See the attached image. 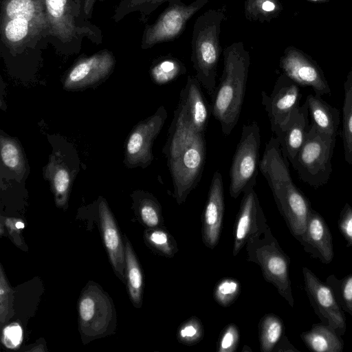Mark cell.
I'll return each instance as SVG.
<instances>
[{"instance_id":"1","label":"cell","mask_w":352,"mask_h":352,"mask_svg":"<svg viewBox=\"0 0 352 352\" xmlns=\"http://www.w3.org/2000/svg\"><path fill=\"white\" fill-rule=\"evenodd\" d=\"M259 170L290 232L300 243L311 209V203L293 182L289 161L283 156L276 137H272L265 144Z\"/></svg>"},{"instance_id":"2","label":"cell","mask_w":352,"mask_h":352,"mask_svg":"<svg viewBox=\"0 0 352 352\" xmlns=\"http://www.w3.org/2000/svg\"><path fill=\"white\" fill-rule=\"evenodd\" d=\"M245 247L248 261L260 266L265 281L272 283L293 307L294 300L289 276L290 258L280 248L270 228L248 241Z\"/></svg>"},{"instance_id":"3","label":"cell","mask_w":352,"mask_h":352,"mask_svg":"<svg viewBox=\"0 0 352 352\" xmlns=\"http://www.w3.org/2000/svg\"><path fill=\"white\" fill-rule=\"evenodd\" d=\"M336 142V137L319 131L310 123L305 140L292 164L301 181L314 188L328 182Z\"/></svg>"},{"instance_id":"4","label":"cell","mask_w":352,"mask_h":352,"mask_svg":"<svg viewBox=\"0 0 352 352\" xmlns=\"http://www.w3.org/2000/svg\"><path fill=\"white\" fill-rule=\"evenodd\" d=\"M261 134L258 123L243 124L230 169L229 192L236 199L249 185H256L259 169Z\"/></svg>"},{"instance_id":"5","label":"cell","mask_w":352,"mask_h":352,"mask_svg":"<svg viewBox=\"0 0 352 352\" xmlns=\"http://www.w3.org/2000/svg\"><path fill=\"white\" fill-rule=\"evenodd\" d=\"M206 154L204 134L197 135L175 159L167 162L170 173L173 197L178 204H184L199 182Z\"/></svg>"},{"instance_id":"6","label":"cell","mask_w":352,"mask_h":352,"mask_svg":"<svg viewBox=\"0 0 352 352\" xmlns=\"http://www.w3.org/2000/svg\"><path fill=\"white\" fill-rule=\"evenodd\" d=\"M302 274L305 289L315 313L323 324L343 336L346 330V318L331 288L306 267H302Z\"/></svg>"},{"instance_id":"7","label":"cell","mask_w":352,"mask_h":352,"mask_svg":"<svg viewBox=\"0 0 352 352\" xmlns=\"http://www.w3.org/2000/svg\"><path fill=\"white\" fill-rule=\"evenodd\" d=\"M81 334L98 337L109 329L113 309L109 298L96 286L89 285L80 296L78 305Z\"/></svg>"},{"instance_id":"8","label":"cell","mask_w":352,"mask_h":352,"mask_svg":"<svg viewBox=\"0 0 352 352\" xmlns=\"http://www.w3.org/2000/svg\"><path fill=\"white\" fill-rule=\"evenodd\" d=\"M254 186L249 185L243 192L234 226L233 256H236L248 241L260 236L269 227Z\"/></svg>"},{"instance_id":"9","label":"cell","mask_w":352,"mask_h":352,"mask_svg":"<svg viewBox=\"0 0 352 352\" xmlns=\"http://www.w3.org/2000/svg\"><path fill=\"white\" fill-rule=\"evenodd\" d=\"M301 94L300 86L285 74L281 75L268 95L261 92L263 105L274 131L289 118L292 112L300 107Z\"/></svg>"},{"instance_id":"10","label":"cell","mask_w":352,"mask_h":352,"mask_svg":"<svg viewBox=\"0 0 352 352\" xmlns=\"http://www.w3.org/2000/svg\"><path fill=\"white\" fill-rule=\"evenodd\" d=\"M285 74L300 87H311L315 94L331 95V89L324 72L307 54L290 49L282 60Z\"/></svg>"},{"instance_id":"11","label":"cell","mask_w":352,"mask_h":352,"mask_svg":"<svg viewBox=\"0 0 352 352\" xmlns=\"http://www.w3.org/2000/svg\"><path fill=\"white\" fill-rule=\"evenodd\" d=\"M224 214V190L222 175L216 170L212 177L202 214L201 237L205 246L214 249L221 231Z\"/></svg>"},{"instance_id":"12","label":"cell","mask_w":352,"mask_h":352,"mask_svg":"<svg viewBox=\"0 0 352 352\" xmlns=\"http://www.w3.org/2000/svg\"><path fill=\"white\" fill-rule=\"evenodd\" d=\"M309 113L307 103L294 110L289 118L273 132L283 156L291 164L302 147L309 129Z\"/></svg>"},{"instance_id":"13","label":"cell","mask_w":352,"mask_h":352,"mask_svg":"<svg viewBox=\"0 0 352 352\" xmlns=\"http://www.w3.org/2000/svg\"><path fill=\"white\" fill-rule=\"evenodd\" d=\"M300 243L307 253L322 263L332 261L334 253L331 232L324 218L313 208L309 213Z\"/></svg>"},{"instance_id":"14","label":"cell","mask_w":352,"mask_h":352,"mask_svg":"<svg viewBox=\"0 0 352 352\" xmlns=\"http://www.w3.org/2000/svg\"><path fill=\"white\" fill-rule=\"evenodd\" d=\"M182 102L186 118L196 133H205L208 123L211 107H209L200 82L189 77L185 87L180 92Z\"/></svg>"},{"instance_id":"15","label":"cell","mask_w":352,"mask_h":352,"mask_svg":"<svg viewBox=\"0 0 352 352\" xmlns=\"http://www.w3.org/2000/svg\"><path fill=\"white\" fill-rule=\"evenodd\" d=\"M100 215L104 241L111 263L118 276L124 281L126 272L125 249L114 219L104 203L100 204Z\"/></svg>"},{"instance_id":"16","label":"cell","mask_w":352,"mask_h":352,"mask_svg":"<svg viewBox=\"0 0 352 352\" xmlns=\"http://www.w3.org/2000/svg\"><path fill=\"white\" fill-rule=\"evenodd\" d=\"M199 133H196L188 122L181 102L174 111L168 131V137L163 149L167 162L175 159L184 147Z\"/></svg>"},{"instance_id":"17","label":"cell","mask_w":352,"mask_h":352,"mask_svg":"<svg viewBox=\"0 0 352 352\" xmlns=\"http://www.w3.org/2000/svg\"><path fill=\"white\" fill-rule=\"evenodd\" d=\"M305 102L311 119V123L319 131L336 138L340 122L338 109L316 94H309Z\"/></svg>"},{"instance_id":"18","label":"cell","mask_w":352,"mask_h":352,"mask_svg":"<svg viewBox=\"0 0 352 352\" xmlns=\"http://www.w3.org/2000/svg\"><path fill=\"white\" fill-rule=\"evenodd\" d=\"M307 347L315 352H342L344 342L332 328L322 322L313 324L309 331L300 334Z\"/></svg>"},{"instance_id":"19","label":"cell","mask_w":352,"mask_h":352,"mask_svg":"<svg viewBox=\"0 0 352 352\" xmlns=\"http://www.w3.org/2000/svg\"><path fill=\"white\" fill-rule=\"evenodd\" d=\"M258 327L261 351H274L284 333L281 318L274 314H265L260 319Z\"/></svg>"},{"instance_id":"20","label":"cell","mask_w":352,"mask_h":352,"mask_svg":"<svg viewBox=\"0 0 352 352\" xmlns=\"http://www.w3.org/2000/svg\"><path fill=\"white\" fill-rule=\"evenodd\" d=\"M344 91L342 138L345 161L352 164V69L346 76Z\"/></svg>"},{"instance_id":"21","label":"cell","mask_w":352,"mask_h":352,"mask_svg":"<svg viewBox=\"0 0 352 352\" xmlns=\"http://www.w3.org/2000/svg\"><path fill=\"white\" fill-rule=\"evenodd\" d=\"M126 274L131 298L135 307L142 305L143 278L142 271L134 252L125 237Z\"/></svg>"},{"instance_id":"22","label":"cell","mask_w":352,"mask_h":352,"mask_svg":"<svg viewBox=\"0 0 352 352\" xmlns=\"http://www.w3.org/2000/svg\"><path fill=\"white\" fill-rule=\"evenodd\" d=\"M144 235L151 247L162 256L173 258L179 251L175 239L162 226L150 228Z\"/></svg>"},{"instance_id":"23","label":"cell","mask_w":352,"mask_h":352,"mask_svg":"<svg viewBox=\"0 0 352 352\" xmlns=\"http://www.w3.org/2000/svg\"><path fill=\"white\" fill-rule=\"evenodd\" d=\"M326 283L331 288L342 310L352 316V274L342 279L333 274L329 275Z\"/></svg>"},{"instance_id":"24","label":"cell","mask_w":352,"mask_h":352,"mask_svg":"<svg viewBox=\"0 0 352 352\" xmlns=\"http://www.w3.org/2000/svg\"><path fill=\"white\" fill-rule=\"evenodd\" d=\"M111 59L109 56H94L76 65L69 75V80L77 83L85 80L91 74L104 69L109 65Z\"/></svg>"},{"instance_id":"25","label":"cell","mask_w":352,"mask_h":352,"mask_svg":"<svg viewBox=\"0 0 352 352\" xmlns=\"http://www.w3.org/2000/svg\"><path fill=\"white\" fill-rule=\"evenodd\" d=\"M6 14L8 19L21 18L29 21H38L41 14L38 5L34 0H9L6 6Z\"/></svg>"},{"instance_id":"26","label":"cell","mask_w":352,"mask_h":352,"mask_svg":"<svg viewBox=\"0 0 352 352\" xmlns=\"http://www.w3.org/2000/svg\"><path fill=\"white\" fill-rule=\"evenodd\" d=\"M241 283L235 278H225L220 280L214 289V298L223 307L230 306L241 293Z\"/></svg>"},{"instance_id":"27","label":"cell","mask_w":352,"mask_h":352,"mask_svg":"<svg viewBox=\"0 0 352 352\" xmlns=\"http://www.w3.org/2000/svg\"><path fill=\"white\" fill-rule=\"evenodd\" d=\"M179 342L191 346L199 342L204 336V328L197 316H192L183 322L177 331Z\"/></svg>"},{"instance_id":"28","label":"cell","mask_w":352,"mask_h":352,"mask_svg":"<svg viewBox=\"0 0 352 352\" xmlns=\"http://www.w3.org/2000/svg\"><path fill=\"white\" fill-rule=\"evenodd\" d=\"M140 215L143 223L149 228L162 226L163 217L161 206L155 199L145 197L142 200Z\"/></svg>"},{"instance_id":"29","label":"cell","mask_w":352,"mask_h":352,"mask_svg":"<svg viewBox=\"0 0 352 352\" xmlns=\"http://www.w3.org/2000/svg\"><path fill=\"white\" fill-rule=\"evenodd\" d=\"M47 11L54 28H56V32H67L65 25L68 23V17L67 15V0H45ZM68 29V28H67Z\"/></svg>"},{"instance_id":"30","label":"cell","mask_w":352,"mask_h":352,"mask_svg":"<svg viewBox=\"0 0 352 352\" xmlns=\"http://www.w3.org/2000/svg\"><path fill=\"white\" fill-rule=\"evenodd\" d=\"M13 291L0 267V322L3 325L12 316Z\"/></svg>"},{"instance_id":"31","label":"cell","mask_w":352,"mask_h":352,"mask_svg":"<svg viewBox=\"0 0 352 352\" xmlns=\"http://www.w3.org/2000/svg\"><path fill=\"white\" fill-rule=\"evenodd\" d=\"M31 26V23L23 19H8L4 27L5 36L11 43L19 42L28 36Z\"/></svg>"},{"instance_id":"32","label":"cell","mask_w":352,"mask_h":352,"mask_svg":"<svg viewBox=\"0 0 352 352\" xmlns=\"http://www.w3.org/2000/svg\"><path fill=\"white\" fill-rule=\"evenodd\" d=\"M240 336L235 324H228L221 332L217 344V352H234L236 350Z\"/></svg>"},{"instance_id":"33","label":"cell","mask_w":352,"mask_h":352,"mask_svg":"<svg viewBox=\"0 0 352 352\" xmlns=\"http://www.w3.org/2000/svg\"><path fill=\"white\" fill-rule=\"evenodd\" d=\"M179 72V67L175 63L164 60L153 69L152 76L156 83L163 85L174 80Z\"/></svg>"},{"instance_id":"34","label":"cell","mask_w":352,"mask_h":352,"mask_svg":"<svg viewBox=\"0 0 352 352\" xmlns=\"http://www.w3.org/2000/svg\"><path fill=\"white\" fill-rule=\"evenodd\" d=\"M23 330L18 323L8 325L3 331L2 342L8 349H16L22 342Z\"/></svg>"},{"instance_id":"35","label":"cell","mask_w":352,"mask_h":352,"mask_svg":"<svg viewBox=\"0 0 352 352\" xmlns=\"http://www.w3.org/2000/svg\"><path fill=\"white\" fill-rule=\"evenodd\" d=\"M338 228L346 241L352 248V206L346 203L342 209Z\"/></svg>"},{"instance_id":"36","label":"cell","mask_w":352,"mask_h":352,"mask_svg":"<svg viewBox=\"0 0 352 352\" xmlns=\"http://www.w3.org/2000/svg\"><path fill=\"white\" fill-rule=\"evenodd\" d=\"M1 157L6 166L15 168L19 162V155L17 148L12 143H6L1 146Z\"/></svg>"},{"instance_id":"37","label":"cell","mask_w":352,"mask_h":352,"mask_svg":"<svg viewBox=\"0 0 352 352\" xmlns=\"http://www.w3.org/2000/svg\"><path fill=\"white\" fill-rule=\"evenodd\" d=\"M54 186L59 194H63L67 191L69 184V176L64 169L58 170L54 175Z\"/></svg>"},{"instance_id":"38","label":"cell","mask_w":352,"mask_h":352,"mask_svg":"<svg viewBox=\"0 0 352 352\" xmlns=\"http://www.w3.org/2000/svg\"><path fill=\"white\" fill-rule=\"evenodd\" d=\"M262 8L265 11L270 12L274 10L275 4L272 1H265L262 5Z\"/></svg>"},{"instance_id":"39","label":"cell","mask_w":352,"mask_h":352,"mask_svg":"<svg viewBox=\"0 0 352 352\" xmlns=\"http://www.w3.org/2000/svg\"><path fill=\"white\" fill-rule=\"evenodd\" d=\"M94 2V0H86L85 6V11L87 14H88V12H89L90 8Z\"/></svg>"},{"instance_id":"40","label":"cell","mask_w":352,"mask_h":352,"mask_svg":"<svg viewBox=\"0 0 352 352\" xmlns=\"http://www.w3.org/2000/svg\"><path fill=\"white\" fill-rule=\"evenodd\" d=\"M14 225L17 229H21L24 227V223L21 221H16Z\"/></svg>"},{"instance_id":"41","label":"cell","mask_w":352,"mask_h":352,"mask_svg":"<svg viewBox=\"0 0 352 352\" xmlns=\"http://www.w3.org/2000/svg\"><path fill=\"white\" fill-rule=\"evenodd\" d=\"M307 1H309L311 2H315V3H327V2H329L330 0H307Z\"/></svg>"}]
</instances>
